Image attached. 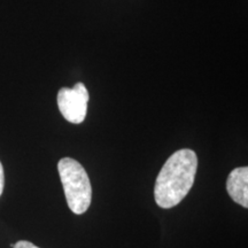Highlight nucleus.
Instances as JSON below:
<instances>
[{"label":"nucleus","instance_id":"f257e3e1","mask_svg":"<svg viewBox=\"0 0 248 248\" xmlns=\"http://www.w3.org/2000/svg\"><path fill=\"white\" fill-rule=\"evenodd\" d=\"M198 156L194 151L183 148L166 161L154 187L155 202L163 209L177 206L194 184Z\"/></svg>","mask_w":248,"mask_h":248},{"label":"nucleus","instance_id":"f03ea898","mask_svg":"<svg viewBox=\"0 0 248 248\" xmlns=\"http://www.w3.org/2000/svg\"><path fill=\"white\" fill-rule=\"evenodd\" d=\"M58 170L69 209L77 215L84 214L92 199L91 183L84 167L71 157H63L59 161Z\"/></svg>","mask_w":248,"mask_h":248},{"label":"nucleus","instance_id":"7ed1b4c3","mask_svg":"<svg viewBox=\"0 0 248 248\" xmlns=\"http://www.w3.org/2000/svg\"><path fill=\"white\" fill-rule=\"evenodd\" d=\"M90 95L83 83H76L73 89L62 88L58 93V107L68 122L79 124L84 122L88 113Z\"/></svg>","mask_w":248,"mask_h":248},{"label":"nucleus","instance_id":"20e7f679","mask_svg":"<svg viewBox=\"0 0 248 248\" xmlns=\"http://www.w3.org/2000/svg\"><path fill=\"white\" fill-rule=\"evenodd\" d=\"M226 190L231 199L244 208L248 207V168L239 167L232 170L226 181Z\"/></svg>","mask_w":248,"mask_h":248},{"label":"nucleus","instance_id":"39448f33","mask_svg":"<svg viewBox=\"0 0 248 248\" xmlns=\"http://www.w3.org/2000/svg\"><path fill=\"white\" fill-rule=\"evenodd\" d=\"M13 248H39V247H37L36 245L30 243V241L20 240V241H17L16 244H14Z\"/></svg>","mask_w":248,"mask_h":248},{"label":"nucleus","instance_id":"423d86ee","mask_svg":"<svg viewBox=\"0 0 248 248\" xmlns=\"http://www.w3.org/2000/svg\"><path fill=\"white\" fill-rule=\"evenodd\" d=\"M4 185H5L4 168H2V164L0 162V195L2 194V191H4Z\"/></svg>","mask_w":248,"mask_h":248}]
</instances>
